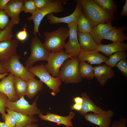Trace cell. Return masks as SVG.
Segmentation results:
<instances>
[{
  "instance_id": "cell-1",
  "label": "cell",
  "mask_w": 127,
  "mask_h": 127,
  "mask_svg": "<svg viewBox=\"0 0 127 127\" xmlns=\"http://www.w3.org/2000/svg\"><path fill=\"white\" fill-rule=\"evenodd\" d=\"M81 5L82 11L90 21L92 28L97 24L111 22L114 15L104 10L92 0H76Z\"/></svg>"
},
{
  "instance_id": "cell-2",
  "label": "cell",
  "mask_w": 127,
  "mask_h": 127,
  "mask_svg": "<svg viewBox=\"0 0 127 127\" xmlns=\"http://www.w3.org/2000/svg\"><path fill=\"white\" fill-rule=\"evenodd\" d=\"M68 28L61 27L51 32H44L43 35L45 41L44 47L52 52H58L63 50L65 44V41L69 36Z\"/></svg>"
},
{
  "instance_id": "cell-3",
  "label": "cell",
  "mask_w": 127,
  "mask_h": 127,
  "mask_svg": "<svg viewBox=\"0 0 127 127\" xmlns=\"http://www.w3.org/2000/svg\"><path fill=\"white\" fill-rule=\"evenodd\" d=\"M79 62L78 57L67 59L61 66L58 77L65 84L80 82L82 79L78 71Z\"/></svg>"
},
{
  "instance_id": "cell-4",
  "label": "cell",
  "mask_w": 127,
  "mask_h": 127,
  "mask_svg": "<svg viewBox=\"0 0 127 127\" xmlns=\"http://www.w3.org/2000/svg\"><path fill=\"white\" fill-rule=\"evenodd\" d=\"M29 71L38 77L43 83L46 84L54 94L60 91V87L62 81L58 77L52 76L46 70L44 65L42 63L28 69Z\"/></svg>"
},
{
  "instance_id": "cell-5",
  "label": "cell",
  "mask_w": 127,
  "mask_h": 127,
  "mask_svg": "<svg viewBox=\"0 0 127 127\" xmlns=\"http://www.w3.org/2000/svg\"><path fill=\"white\" fill-rule=\"evenodd\" d=\"M30 47L31 53L25 63V67L28 69L32 67L36 62L47 61L51 52L44 47L36 35L31 39Z\"/></svg>"
},
{
  "instance_id": "cell-6",
  "label": "cell",
  "mask_w": 127,
  "mask_h": 127,
  "mask_svg": "<svg viewBox=\"0 0 127 127\" xmlns=\"http://www.w3.org/2000/svg\"><path fill=\"white\" fill-rule=\"evenodd\" d=\"M67 0H56L50 5L42 10H38L34 15L28 17L27 20L30 21L32 20L34 23V28L33 34L34 36L38 33L40 35L39 32V28L40 23L44 17L52 13H57L64 10L63 4H65Z\"/></svg>"
},
{
  "instance_id": "cell-7",
  "label": "cell",
  "mask_w": 127,
  "mask_h": 127,
  "mask_svg": "<svg viewBox=\"0 0 127 127\" xmlns=\"http://www.w3.org/2000/svg\"><path fill=\"white\" fill-rule=\"evenodd\" d=\"M20 56L17 54L0 64L8 72L26 81L30 79H35L36 75L29 71L28 68L20 63Z\"/></svg>"
},
{
  "instance_id": "cell-8",
  "label": "cell",
  "mask_w": 127,
  "mask_h": 127,
  "mask_svg": "<svg viewBox=\"0 0 127 127\" xmlns=\"http://www.w3.org/2000/svg\"><path fill=\"white\" fill-rule=\"evenodd\" d=\"M24 96L20 97L16 101L12 102L8 99L6 107L14 111L23 114L31 115L42 114L40 110L37 106V100L39 97L38 96L32 104L24 98Z\"/></svg>"
},
{
  "instance_id": "cell-9",
  "label": "cell",
  "mask_w": 127,
  "mask_h": 127,
  "mask_svg": "<svg viewBox=\"0 0 127 127\" xmlns=\"http://www.w3.org/2000/svg\"><path fill=\"white\" fill-rule=\"evenodd\" d=\"M72 57L66 54L63 50L58 52H51L45 66L48 73L54 77H58L60 69L64 63Z\"/></svg>"
},
{
  "instance_id": "cell-10",
  "label": "cell",
  "mask_w": 127,
  "mask_h": 127,
  "mask_svg": "<svg viewBox=\"0 0 127 127\" xmlns=\"http://www.w3.org/2000/svg\"><path fill=\"white\" fill-rule=\"evenodd\" d=\"M69 31V38L65 43V53L73 57H77L81 49L78 38L76 21L67 24Z\"/></svg>"
},
{
  "instance_id": "cell-11",
  "label": "cell",
  "mask_w": 127,
  "mask_h": 127,
  "mask_svg": "<svg viewBox=\"0 0 127 127\" xmlns=\"http://www.w3.org/2000/svg\"><path fill=\"white\" fill-rule=\"evenodd\" d=\"M114 113L111 110L103 111L100 113H87L84 116L86 120L99 127H109Z\"/></svg>"
},
{
  "instance_id": "cell-12",
  "label": "cell",
  "mask_w": 127,
  "mask_h": 127,
  "mask_svg": "<svg viewBox=\"0 0 127 127\" xmlns=\"http://www.w3.org/2000/svg\"><path fill=\"white\" fill-rule=\"evenodd\" d=\"M25 0H10L7 3L4 11L15 24L20 22V14L23 11Z\"/></svg>"
},
{
  "instance_id": "cell-13",
  "label": "cell",
  "mask_w": 127,
  "mask_h": 127,
  "mask_svg": "<svg viewBox=\"0 0 127 127\" xmlns=\"http://www.w3.org/2000/svg\"><path fill=\"white\" fill-rule=\"evenodd\" d=\"M18 45V42L16 39H12L0 42V64L17 54Z\"/></svg>"
},
{
  "instance_id": "cell-14",
  "label": "cell",
  "mask_w": 127,
  "mask_h": 127,
  "mask_svg": "<svg viewBox=\"0 0 127 127\" xmlns=\"http://www.w3.org/2000/svg\"><path fill=\"white\" fill-rule=\"evenodd\" d=\"M14 75L11 73H9L0 81V92L6 95L8 100L12 102L16 101L20 98L16 95L15 90Z\"/></svg>"
},
{
  "instance_id": "cell-15",
  "label": "cell",
  "mask_w": 127,
  "mask_h": 127,
  "mask_svg": "<svg viewBox=\"0 0 127 127\" xmlns=\"http://www.w3.org/2000/svg\"><path fill=\"white\" fill-rule=\"evenodd\" d=\"M78 58L80 62L87 61L88 63L91 64L100 65L105 63L108 59L96 50L87 51L82 49Z\"/></svg>"
},
{
  "instance_id": "cell-16",
  "label": "cell",
  "mask_w": 127,
  "mask_h": 127,
  "mask_svg": "<svg viewBox=\"0 0 127 127\" xmlns=\"http://www.w3.org/2000/svg\"><path fill=\"white\" fill-rule=\"evenodd\" d=\"M93 67L94 77L102 86H104L108 79L115 76L114 71L106 64Z\"/></svg>"
},
{
  "instance_id": "cell-17",
  "label": "cell",
  "mask_w": 127,
  "mask_h": 127,
  "mask_svg": "<svg viewBox=\"0 0 127 127\" xmlns=\"http://www.w3.org/2000/svg\"><path fill=\"white\" fill-rule=\"evenodd\" d=\"M112 26L111 22L98 24L92 28L90 33L97 45L102 44L101 41L107 34L111 30L116 28Z\"/></svg>"
},
{
  "instance_id": "cell-18",
  "label": "cell",
  "mask_w": 127,
  "mask_h": 127,
  "mask_svg": "<svg viewBox=\"0 0 127 127\" xmlns=\"http://www.w3.org/2000/svg\"><path fill=\"white\" fill-rule=\"evenodd\" d=\"M82 11L81 5L79 3L76 2L74 11L70 15L64 17H59L55 16L52 13H51L47 15V19L48 20L49 23L51 24L64 23L68 24L76 21Z\"/></svg>"
},
{
  "instance_id": "cell-19",
  "label": "cell",
  "mask_w": 127,
  "mask_h": 127,
  "mask_svg": "<svg viewBox=\"0 0 127 127\" xmlns=\"http://www.w3.org/2000/svg\"><path fill=\"white\" fill-rule=\"evenodd\" d=\"M75 113L72 112H69L66 116L59 115L49 112H47L45 115L42 114L38 115L42 120L62 124L66 127H73V125L71 120L74 117Z\"/></svg>"
},
{
  "instance_id": "cell-20",
  "label": "cell",
  "mask_w": 127,
  "mask_h": 127,
  "mask_svg": "<svg viewBox=\"0 0 127 127\" xmlns=\"http://www.w3.org/2000/svg\"><path fill=\"white\" fill-rule=\"evenodd\" d=\"M127 50V44L123 42H116L107 44L97 45L95 50L101 52L107 56H110L116 52L126 51Z\"/></svg>"
},
{
  "instance_id": "cell-21",
  "label": "cell",
  "mask_w": 127,
  "mask_h": 127,
  "mask_svg": "<svg viewBox=\"0 0 127 127\" xmlns=\"http://www.w3.org/2000/svg\"><path fill=\"white\" fill-rule=\"evenodd\" d=\"M81 49L87 51L95 50L97 45L90 33L77 32Z\"/></svg>"
},
{
  "instance_id": "cell-22",
  "label": "cell",
  "mask_w": 127,
  "mask_h": 127,
  "mask_svg": "<svg viewBox=\"0 0 127 127\" xmlns=\"http://www.w3.org/2000/svg\"><path fill=\"white\" fill-rule=\"evenodd\" d=\"M5 110L7 113L11 114L15 117L16 122L15 127H24L31 123L38 121L37 118L34 115L23 114L7 108Z\"/></svg>"
},
{
  "instance_id": "cell-23",
  "label": "cell",
  "mask_w": 127,
  "mask_h": 127,
  "mask_svg": "<svg viewBox=\"0 0 127 127\" xmlns=\"http://www.w3.org/2000/svg\"><path fill=\"white\" fill-rule=\"evenodd\" d=\"M81 97L83 99V102L81 109L78 112L82 115L84 116L89 112L98 114L103 111L101 108L97 106L91 100L85 92L81 94Z\"/></svg>"
},
{
  "instance_id": "cell-24",
  "label": "cell",
  "mask_w": 127,
  "mask_h": 127,
  "mask_svg": "<svg viewBox=\"0 0 127 127\" xmlns=\"http://www.w3.org/2000/svg\"><path fill=\"white\" fill-rule=\"evenodd\" d=\"M125 25L114 28L108 32L104 37L103 39L112 41L113 42H123L127 40V36L124 33V30L127 29Z\"/></svg>"
},
{
  "instance_id": "cell-25",
  "label": "cell",
  "mask_w": 127,
  "mask_h": 127,
  "mask_svg": "<svg viewBox=\"0 0 127 127\" xmlns=\"http://www.w3.org/2000/svg\"><path fill=\"white\" fill-rule=\"evenodd\" d=\"M27 86L26 95L30 99L33 98L42 89L43 83L35 79H31L26 81Z\"/></svg>"
},
{
  "instance_id": "cell-26",
  "label": "cell",
  "mask_w": 127,
  "mask_h": 127,
  "mask_svg": "<svg viewBox=\"0 0 127 127\" xmlns=\"http://www.w3.org/2000/svg\"><path fill=\"white\" fill-rule=\"evenodd\" d=\"M79 75L82 78L91 80L94 77L93 67L85 61H81L78 67Z\"/></svg>"
},
{
  "instance_id": "cell-27",
  "label": "cell",
  "mask_w": 127,
  "mask_h": 127,
  "mask_svg": "<svg viewBox=\"0 0 127 127\" xmlns=\"http://www.w3.org/2000/svg\"><path fill=\"white\" fill-rule=\"evenodd\" d=\"M78 32L90 33L92 27L88 19L82 11L76 21Z\"/></svg>"
},
{
  "instance_id": "cell-28",
  "label": "cell",
  "mask_w": 127,
  "mask_h": 127,
  "mask_svg": "<svg viewBox=\"0 0 127 127\" xmlns=\"http://www.w3.org/2000/svg\"><path fill=\"white\" fill-rule=\"evenodd\" d=\"M13 83L15 92L20 98L26 95L27 86L26 81L20 77L14 75Z\"/></svg>"
},
{
  "instance_id": "cell-29",
  "label": "cell",
  "mask_w": 127,
  "mask_h": 127,
  "mask_svg": "<svg viewBox=\"0 0 127 127\" xmlns=\"http://www.w3.org/2000/svg\"><path fill=\"white\" fill-rule=\"evenodd\" d=\"M127 58L126 51H121L115 53L109 56L108 60L105 63V64L111 68L116 67L117 64L121 60Z\"/></svg>"
},
{
  "instance_id": "cell-30",
  "label": "cell",
  "mask_w": 127,
  "mask_h": 127,
  "mask_svg": "<svg viewBox=\"0 0 127 127\" xmlns=\"http://www.w3.org/2000/svg\"><path fill=\"white\" fill-rule=\"evenodd\" d=\"M104 10L114 15L117 12V6L112 0H92Z\"/></svg>"
},
{
  "instance_id": "cell-31",
  "label": "cell",
  "mask_w": 127,
  "mask_h": 127,
  "mask_svg": "<svg viewBox=\"0 0 127 127\" xmlns=\"http://www.w3.org/2000/svg\"><path fill=\"white\" fill-rule=\"evenodd\" d=\"M15 25L11 20H10L5 29L0 32V42L12 39L14 36L12 29Z\"/></svg>"
},
{
  "instance_id": "cell-32",
  "label": "cell",
  "mask_w": 127,
  "mask_h": 127,
  "mask_svg": "<svg viewBox=\"0 0 127 127\" xmlns=\"http://www.w3.org/2000/svg\"><path fill=\"white\" fill-rule=\"evenodd\" d=\"M37 11L33 0H25L23 7V11L25 13H30L33 16Z\"/></svg>"
},
{
  "instance_id": "cell-33",
  "label": "cell",
  "mask_w": 127,
  "mask_h": 127,
  "mask_svg": "<svg viewBox=\"0 0 127 127\" xmlns=\"http://www.w3.org/2000/svg\"><path fill=\"white\" fill-rule=\"evenodd\" d=\"M54 0H33L37 10L43 9L49 6Z\"/></svg>"
},
{
  "instance_id": "cell-34",
  "label": "cell",
  "mask_w": 127,
  "mask_h": 127,
  "mask_svg": "<svg viewBox=\"0 0 127 127\" xmlns=\"http://www.w3.org/2000/svg\"><path fill=\"white\" fill-rule=\"evenodd\" d=\"M10 20L9 17L4 10L0 9V32L5 29Z\"/></svg>"
},
{
  "instance_id": "cell-35",
  "label": "cell",
  "mask_w": 127,
  "mask_h": 127,
  "mask_svg": "<svg viewBox=\"0 0 127 127\" xmlns=\"http://www.w3.org/2000/svg\"><path fill=\"white\" fill-rule=\"evenodd\" d=\"M8 99L6 95L0 92V113L2 115L3 120L6 115L5 110Z\"/></svg>"
},
{
  "instance_id": "cell-36",
  "label": "cell",
  "mask_w": 127,
  "mask_h": 127,
  "mask_svg": "<svg viewBox=\"0 0 127 127\" xmlns=\"http://www.w3.org/2000/svg\"><path fill=\"white\" fill-rule=\"evenodd\" d=\"M116 67L125 77L127 78V61L126 59H124L119 61Z\"/></svg>"
},
{
  "instance_id": "cell-37",
  "label": "cell",
  "mask_w": 127,
  "mask_h": 127,
  "mask_svg": "<svg viewBox=\"0 0 127 127\" xmlns=\"http://www.w3.org/2000/svg\"><path fill=\"white\" fill-rule=\"evenodd\" d=\"M4 122L8 127H15L16 120L14 116L11 114L7 113L4 120Z\"/></svg>"
},
{
  "instance_id": "cell-38",
  "label": "cell",
  "mask_w": 127,
  "mask_h": 127,
  "mask_svg": "<svg viewBox=\"0 0 127 127\" xmlns=\"http://www.w3.org/2000/svg\"><path fill=\"white\" fill-rule=\"evenodd\" d=\"M25 25L23 28V30L18 32L16 34V38L19 40L24 41L26 40L28 37V32L27 31Z\"/></svg>"
},
{
  "instance_id": "cell-39",
  "label": "cell",
  "mask_w": 127,
  "mask_h": 127,
  "mask_svg": "<svg viewBox=\"0 0 127 127\" xmlns=\"http://www.w3.org/2000/svg\"><path fill=\"white\" fill-rule=\"evenodd\" d=\"M126 119L121 118L119 121H116L112 123L111 127H126Z\"/></svg>"
},
{
  "instance_id": "cell-40",
  "label": "cell",
  "mask_w": 127,
  "mask_h": 127,
  "mask_svg": "<svg viewBox=\"0 0 127 127\" xmlns=\"http://www.w3.org/2000/svg\"><path fill=\"white\" fill-rule=\"evenodd\" d=\"M82 107V104L75 103L71 106L70 107L71 110H75L78 112L81 110Z\"/></svg>"
},
{
  "instance_id": "cell-41",
  "label": "cell",
  "mask_w": 127,
  "mask_h": 127,
  "mask_svg": "<svg viewBox=\"0 0 127 127\" xmlns=\"http://www.w3.org/2000/svg\"><path fill=\"white\" fill-rule=\"evenodd\" d=\"M121 16H127V0H126L125 3L120 13Z\"/></svg>"
},
{
  "instance_id": "cell-42",
  "label": "cell",
  "mask_w": 127,
  "mask_h": 127,
  "mask_svg": "<svg viewBox=\"0 0 127 127\" xmlns=\"http://www.w3.org/2000/svg\"><path fill=\"white\" fill-rule=\"evenodd\" d=\"M10 0H0V9L4 10Z\"/></svg>"
},
{
  "instance_id": "cell-43",
  "label": "cell",
  "mask_w": 127,
  "mask_h": 127,
  "mask_svg": "<svg viewBox=\"0 0 127 127\" xmlns=\"http://www.w3.org/2000/svg\"><path fill=\"white\" fill-rule=\"evenodd\" d=\"M73 100L75 103L80 104H82L83 102L82 98L79 96L74 97Z\"/></svg>"
},
{
  "instance_id": "cell-44",
  "label": "cell",
  "mask_w": 127,
  "mask_h": 127,
  "mask_svg": "<svg viewBox=\"0 0 127 127\" xmlns=\"http://www.w3.org/2000/svg\"><path fill=\"white\" fill-rule=\"evenodd\" d=\"M8 71L1 64H0V74L8 73Z\"/></svg>"
},
{
  "instance_id": "cell-45",
  "label": "cell",
  "mask_w": 127,
  "mask_h": 127,
  "mask_svg": "<svg viewBox=\"0 0 127 127\" xmlns=\"http://www.w3.org/2000/svg\"><path fill=\"white\" fill-rule=\"evenodd\" d=\"M24 127H39L38 125L37 124L33 123H31Z\"/></svg>"
},
{
  "instance_id": "cell-46",
  "label": "cell",
  "mask_w": 127,
  "mask_h": 127,
  "mask_svg": "<svg viewBox=\"0 0 127 127\" xmlns=\"http://www.w3.org/2000/svg\"><path fill=\"white\" fill-rule=\"evenodd\" d=\"M9 73H6L2 74H0V79H2L4 77L7 75Z\"/></svg>"
},
{
  "instance_id": "cell-47",
  "label": "cell",
  "mask_w": 127,
  "mask_h": 127,
  "mask_svg": "<svg viewBox=\"0 0 127 127\" xmlns=\"http://www.w3.org/2000/svg\"><path fill=\"white\" fill-rule=\"evenodd\" d=\"M0 127H8L5 124L4 122L0 121Z\"/></svg>"
}]
</instances>
